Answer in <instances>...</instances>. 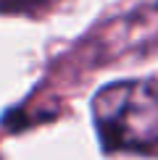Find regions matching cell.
Returning a JSON list of instances; mask_svg holds the SVG:
<instances>
[{
  "instance_id": "obj_1",
  "label": "cell",
  "mask_w": 158,
  "mask_h": 160,
  "mask_svg": "<svg viewBox=\"0 0 158 160\" xmlns=\"http://www.w3.org/2000/svg\"><path fill=\"white\" fill-rule=\"evenodd\" d=\"M92 118L108 150H155L158 84L116 82L103 87L92 100Z\"/></svg>"
},
{
  "instance_id": "obj_2",
  "label": "cell",
  "mask_w": 158,
  "mask_h": 160,
  "mask_svg": "<svg viewBox=\"0 0 158 160\" xmlns=\"http://www.w3.org/2000/svg\"><path fill=\"white\" fill-rule=\"evenodd\" d=\"M58 0H0V13H37Z\"/></svg>"
},
{
  "instance_id": "obj_3",
  "label": "cell",
  "mask_w": 158,
  "mask_h": 160,
  "mask_svg": "<svg viewBox=\"0 0 158 160\" xmlns=\"http://www.w3.org/2000/svg\"><path fill=\"white\" fill-rule=\"evenodd\" d=\"M137 21H148V26H153V34H158V0L145 5L137 16Z\"/></svg>"
}]
</instances>
